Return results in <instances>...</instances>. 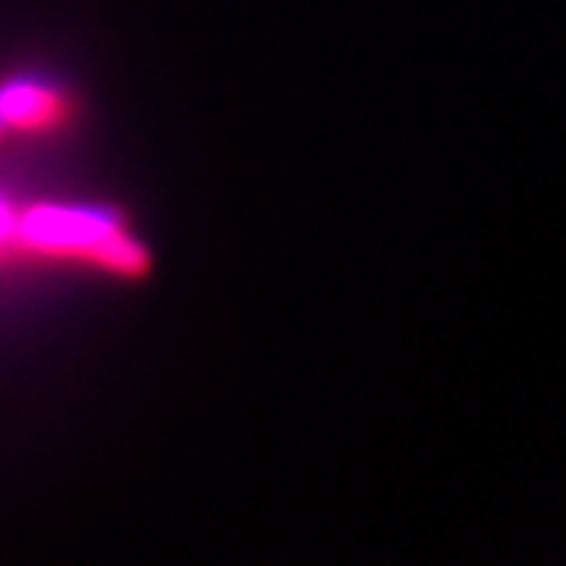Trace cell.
I'll list each match as a JSON object with an SVG mask.
<instances>
[{"label": "cell", "instance_id": "6da1fadb", "mask_svg": "<svg viewBox=\"0 0 566 566\" xmlns=\"http://www.w3.org/2000/svg\"><path fill=\"white\" fill-rule=\"evenodd\" d=\"M14 232L34 250L62 256H90L113 270H134L144 263V253L124 235L116 219L86 209H34L24 222H14Z\"/></svg>", "mask_w": 566, "mask_h": 566}, {"label": "cell", "instance_id": "7a4b0ae2", "mask_svg": "<svg viewBox=\"0 0 566 566\" xmlns=\"http://www.w3.org/2000/svg\"><path fill=\"white\" fill-rule=\"evenodd\" d=\"M59 99L42 90V86H31V83H14L0 93V124H11V127H42L55 116Z\"/></svg>", "mask_w": 566, "mask_h": 566}, {"label": "cell", "instance_id": "3957f363", "mask_svg": "<svg viewBox=\"0 0 566 566\" xmlns=\"http://www.w3.org/2000/svg\"><path fill=\"white\" fill-rule=\"evenodd\" d=\"M14 212L8 209V206H0V242L4 239H14Z\"/></svg>", "mask_w": 566, "mask_h": 566}]
</instances>
